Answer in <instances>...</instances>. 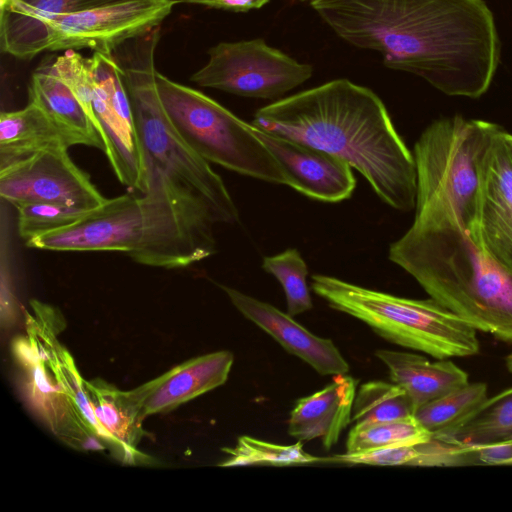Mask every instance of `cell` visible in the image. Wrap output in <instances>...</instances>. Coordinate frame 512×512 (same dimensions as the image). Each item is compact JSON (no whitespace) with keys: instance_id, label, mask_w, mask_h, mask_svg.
<instances>
[{"instance_id":"obj_1","label":"cell","mask_w":512,"mask_h":512,"mask_svg":"<svg viewBox=\"0 0 512 512\" xmlns=\"http://www.w3.org/2000/svg\"><path fill=\"white\" fill-rule=\"evenodd\" d=\"M343 40L377 51L384 65L449 96L479 98L496 74L501 44L483 0H311Z\"/></svg>"},{"instance_id":"obj_2","label":"cell","mask_w":512,"mask_h":512,"mask_svg":"<svg viewBox=\"0 0 512 512\" xmlns=\"http://www.w3.org/2000/svg\"><path fill=\"white\" fill-rule=\"evenodd\" d=\"M251 124L342 159L392 208H415L414 156L372 90L332 80L258 109Z\"/></svg>"},{"instance_id":"obj_3","label":"cell","mask_w":512,"mask_h":512,"mask_svg":"<svg viewBox=\"0 0 512 512\" xmlns=\"http://www.w3.org/2000/svg\"><path fill=\"white\" fill-rule=\"evenodd\" d=\"M388 257L474 329L512 342V271L473 242L453 211L415 207L413 224Z\"/></svg>"},{"instance_id":"obj_4","label":"cell","mask_w":512,"mask_h":512,"mask_svg":"<svg viewBox=\"0 0 512 512\" xmlns=\"http://www.w3.org/2000/svg\"><path fill=\"white\" fill-rule=\"evenodd\" d=\"M311 288L327 304L366 323L389 342L436 359L479 353L476 329L434 299H409L315 274Z\"/></svg>"},{"instance_id":"obj_5","label":"cell","mask_w":512,"mask_h":512,"mask_svg":"<svg viewBox=\"0 0 512 512\" xmlns=\"http://www.w3.org/2000/svg\"><path fill=\"white\" fill-rule=\"evenodd\" d=\"M175 0H123L50 18L0 13V48L19 59L44 51L91 49L112 53L123 43L160 26Z\"/></svg>"},{"instance_id":"obj_6","label":"cell","mask_w":512,"mask_h":512,"mask_svg":"<svg viewBox=\"0 0 512 512\" xmlns=\"http://www.w3.org/2000/svg\"><path fill=\"white\" fill-rule=\"evenodd\" d=\"M500 128L461 116L428 125L414 145L415 207H446L469 232L476 217L483 164Z\"/></svg>"},{"instance_id":"obj_7","label":"cell","mask_w":512,"mask_h":512,"mask_svg":"<svg viewBox=\"0 0 512 512\" xmlns=\"http://www.w3.org/2000/svg\"><path fill=\"white\" fill-rule=\"evenodd\" d=\"M163 110L174 130L197 154L236 173L288 185L271 152L247 123L204 93L156 72Z\"/></svg>"},{"instance_id":"obj_8","label":"cell","mask_w":512,"mask_h":512,"mask_svg":"<svg viewBox=\"0 0 512 512\" xmlns=\"http://www.w3.org/2000/svg\"><path fill=\"white\" fill-rule=\"evenodd\" d=\"M191 81L234 95L273 99L310 79L313 69L262 39L220 42Z\"/></svg>"},{"instance_id":"obj_9","label":"cell","mask_w":512,"mask_h":512,"mask_svg":"<svg viewBox=\"0 0 512 512\" xmlns=\"http://www.w3.org/2000/svg\"><path fill=\"white\" fill-rule=\"evenodd\" d=\"M0 196L14 207L44 202L83 211L107 200L67 149L38 151L0 166Z\"/></svg>"},{"instance_id":"obj_10","label":"cell","mask_w":512,"mask_h":512,"mask_svg":"<svg viewBox=\"0 0 512 512\" xmlns=\"http://www.w3.org/2000/svg\"><path fill=\"white\" fill-rule=\"evenodd\" d=\"M90 63L96 81L93 125L104 153L118 180L141 191L142 152L122 70L112 53L94 51Z\"/></svg>"},{"instance_id":"obj_11","label":"cell","mask_w":512,"mask_h":512,"mask_svg":"<svg viewBox=\"0 0 512 512\" xmlns=\"http://www.w3.org/2000/svg\"><path fill=\"white\" fill-rule=\"evenodd\" d=\"M140 197L124 194L86 211L75 222L31 238L29 248L53 251H117L130 255L143 236Z\"/></svg>"},{"instance_id":"obj_12","label":"cell","mask_w":512,"mask_h":512,"mask_svg":"<svg viewBox=\"0 0 512 512\" xmlns=\"http://www.w3.org/2000/svg\"><path fill=\"white\" fill-rule=\"evenodd\" d=\"M468 233L488 257L512 271V152L502 128L483 164L476 217Z\"/></svg>"},{"instance_id":"obj_13","label":"cell","mask_w":512,"mask_h":512,"mask_svg":"<svg viewBox=\"0 0 512 512\" xmlns=\"http://www.w3.org/2000/svg\"><path fill=\"white\" fill-rule=\"evenodd\" d=\"M255 136L283 168L288 186L305 196L340 202L351 197L356 180L351 166L323 150L273 135L251 124Z\"/></svg>"},{"instance_id":"obj_14","label":"cell","mask_w":512,"mask_h":512,"mask_svg":"<svg viewBox=\"0 0 512 512\" xmlns=\"http://www.w3.org/2000/svg\"><path fill=\"white\" fill-rule=\"evenodd\" d=\"M234 362L230 351H217L188 360L126 394L144 419L169 412L226 382Z\"/></svg>"},{"instance_id":"obj_15","label":"cell","mask_w":512,"mask_h":512,"mask_svg":"<svg viewBox=\"0 0 512 512\" xmlns=\"http://www.w3.org/2000/svg\"><path fill=\"white\" fill-rule=\"evenodd\" d=\"M221 288L243 316L319 374L335 376L349 371V364L330 339L312 334L293 316L269 303L227 286L221 285Z\"/></svg>"},{"instance_id":"obj_16","label":"cell","mask_w":512,"mask_h":512,"mask_svg":"<svg viewBox=\"0 0 512 512\" xmlns=\"http://www.w3.org/2000/svg\"><path fill=\"white\" fill-rule=\"evenodd\" d=\"M357 380L335 375L323 389L300 398L288 420V434L298 441L320 438L326 450L334 446L350 423Z\"/></svg>"},{"instance_id":"obj_17","label":"cell","mask_w":512,"mask_h":512,"mask_svg":"<svg viewBox=\"0 0 512 512\" xmlns=\"http://www.w3.org/2000/svg\"><path fill=\"white\" fill-rule=\"evenodd\" d=\"M74 145H88V141L33 102L0 115V166L38 151L68 150Z\"/></svg>"},{"instance_id":"obj_18","label":"cell","mask_w":512,"mask_h":512,"mask_svg":"<svg viewBox=\"0 0 512 512\" xmlns=\"http://www.w3.org/2000/svg\"><path fill=\"white\" fill-rule=\"evenodd\" d=\"M375 355L387 366L391 381L408 394L415 411L469 382L468 374L450 360L430 361L416 353L386 349Z\"/></svg>"},{"instance_id":"obj_19","label":"cell","mask_w":512,"mask_h":512,"mask_svg":"<svg viewBox=\"0 0 512 512\" xmlns=\"http://www.w3.org/2000/svg\"><path fill=\"white\" fill-rule=\"evenodd\" d=\"M28 95L30 102L39 105L56 121L83 136L89 146L104 151L100 134L73 91L54 70L53 63H44L32 73Z\"/></svg>"},{"instance_id":"obj_20","label":"cell","mask_w":512,"mask_h":512,"mask_svg":"<svg viewBox=\"0 0 512 512\" xmlns=\"http://www.w3.org/2000/svg\"><path fill=\"white\" fill-rule=\"evenodd\" d=\"M85 387L94 415L112 447L126 460L135 459V448L143 435V418L126 392L100 381H85Z\"/></svg>"},{"instance_id":"obj_21","label":"cell","mask_w":512,"mask_h":512,"mask_svg":"<svg viewBox=\"0 0 512 512\" xmlns=\"http://www.w3.org/2000/svg\"><path fill=\"white\" fill-rule=\"evenodd\" d=\"M432 437L456 446L486 445L512 439V387L487 398L455 428Z\"/></svg>"},{"instance_id":"obj_22","label":"cell","mask_w":512,"mask_h":512,"mask_svg":"<svg viewBox=\"0 0 512 512\" xmlns=\"http://www.w3.org/2000/svg\"><path fill=\"white\" fill-rule=\"evenodd\" d=\"M487 398L485 383L468 382L420 406L414 417L432 436H439L459 425Z\"/></svg>"},{"instance_id":"obj_23","label":"cell","mask_w":512,"mask_h":512,"mask_svg":"<svg viewBox=\"0 0 512 512\" xmlns=\"http://www.w3.org/2000/svg\"><path fill=\"white\" fill-rule=\"evenodd\" d=\"M414 411L401 386L374 380L362 384L356 392L351 420L356 424L384 422L414 416Z\"/></svg>"},{"instance_id":"obj_24","label":"cell","mask_w":512,"mask_h":512,"mask_svg":"<svg viewBox=\"0 0 512 512\" xmlns=\"http://www.w3.org/2000/svg\"><path fill=\"white\" fill-rule=\"evenodd\" d=\"M431 438L432 434L414 416L384 422L355 424L347 438L346 452L419 444Z\"/></svg>"},{"instance_id":"obj_25","label":"cell","mask_w":512,"mask_h":512,"mask_svg":"<svg viewBox=\"0 0 512 512\" xmlns=\"http://www.w3.org/2000/svg\"><path fill=\"white\" fill-rule=\"evenodd\" d=\"M262 268L280 282L285 292L289 315L296 316L312 308L307 284L308 267L297 249L290 248L264 257Z\"/></svg>"},{"instance_id":"obj_26","label":"cell","mask_w":512,"mask_h":512,"mask_svg":"<svg viewBox=\"0 0 512 512\" xmlns=\"http://www.w3.org/2000/svg\"><path fill=\"white\" fill-rule=\"evenodd\" d=\"M229 458L221 466L272 465L286 466L323 461L306 453L300 441L293 445H279L249 436H242L233 448L223 449Z\"/></svg>"},{"instance_id":"obj_27","label":"cell","mask_w":512,"mask_h":512,"mask_svg":"<svg viewBox=\"0 0 512 512\" xmlns=\"http://www.w3.org/2000/svg\"><path fill=\"white\" fill-rule=\"evenodd\" d=\"M18 211V233L26 242L31 238L67 226L86 211L68 206L33 202L15 207Z\"/></svg>"},{"instance_id":"obj_28","label":"cell","mask_w":512,"mask_h":512,"mask_svg":"<svg viewBox=\"0 0 512 512\" xmlns=\"http://www.w3.org/2000/svg\"><path fill=\"white\" fill-rule=\"evenodd\" d=\"M429 441L361 452H346L345 454L334 455L333 457L323 459V461L376 466H429Z\"/></svg>"},{"instance_id":"obj_29","label":"cell","mask_w":512,"mask_h":512,"mask_svg":"<svg viewBox=\"0 0 512 512\" xmlns=\"http://www.w3.org/2000/svg\"><path fill=\"white\" fill-rule=\"evenodd\" d=\"M59 77L73 91L93 124L92 104L95 96L96 81L91 68L90 58H85L75 50H66L53 62Z\"/></svg>"},{"instance_id":"obj_30","label":"cell","mask_w":512,"mask_h":512,"mask_svg":"<svg viewBox=\"0 0 512 512\" xmlns=\"http://www.w3.org/2000/svg\"><path fill=\"white\" fill-rule=\"evenodd\" d=\"M123 0H15V3L1 13L28 19L50 18L90 10Z\"/></svg>"},{"instance_id":"obj_31","label":"cell","mask_w":512,"mask_h":512,"mask_svg":"<svg viewBox=\"0 0 512 512\" xmlns=\"http://www.w3.org/2000/svg\"><path fill=\"white\" fill-rule=\"evenodd\" d=\"M185 3L202 5L214 9H222L233 12H247L259 9L270 0H182Z\"/></svg>"},{"instance_id":"obj_32","label":"cell","mask_w":512,"mask_h":512,"mask_svg":"<svg viewBox=\"0 0 512 512\" xmlns=\"http://www.w3.org/2000/svg\"><path fill=\"white\" fill-rule=\"evenodd\" d=\"M14 3L15 0H0V13L9 9Z\"/></svg>"},{"instance_id":"obj_33","label":"cell","mask_w":512,"mask_h":512,"mask_svg":"<svg viewBox=\"0 0 512 512\" xmlns=\"http://www.w3.org/2000/svg\"><path fill=\"white\" fill-rule=\"evenodd\" d=\"M506 367L510 373H512V352L506 357Z\"/></svg>"},{"instance_id":"obj_34","label":"cell","mask_w":512,"mask_h":512,"mask_svg":"<svg viewBox=\"0 0 512 512\" xmlns=\"http://www.w3.org/2000/svg\"><path fill=\"white\" fill-rule=\"evenodd\" d=\"M507 141L512 152V134L507 132Z\"/></svg>"}]
</instances>
